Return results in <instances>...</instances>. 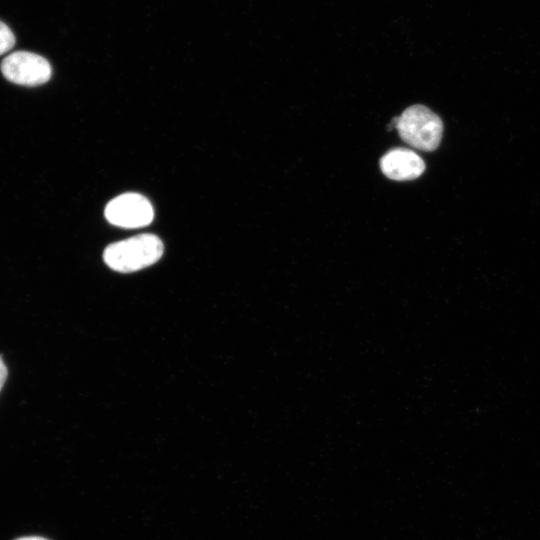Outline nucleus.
<instances>
[{"label": "nucleus", "mask_w": 540, "mask_h": 540, "mask_svg": "<svg viewBox=\"0 0 540 540\" xmlns=\"http://www.w3.org/2000/svg\"><path fill=\"white\" fill-rule=\"evenodd\" d=\"M162 254L163 243L156 235L140 234L107 246L103 259L111 269L129 273L154 264Z\"/></svg>", "instance_id": "f257e3e1"}, {"label": "nucleus", "mask_w": 540, "mask_h": 540, "mask_svg": "<svg viewBox=\"0 0 540 540\" xmlns=\"http://www.w3.org/2000/svg\"><path fill=\"white\" fill-rule=\"evenodd\" d=\"M396 129L401 139L422 150H435L442 139L443 123L438 115L423 105H413L398 117Z\"/></svg>", "instance_id": "f03ea898"}, {"label": "nucleus", "mask_w": 540, "mask_h": 540, "mask_svg": "<svg viewBox=\"0 0 540 540\" xmlns=\"http://www.w3.org/2000/svg\"><path fill=\"white\" fill-rule=\"evenodd\" d=\"M1 72L12 83L33 87L46 83L51 78L52 68L50 63L38 54L16 51L4 58Z\"/></svg>", "instance_id": "7ed1b4c3"}, {"label": "nucleus", "mask_w": 540, "mask_h": 540, "mask_svg": "<svg viewBox=\"0 0 540 540\" xmlns=\"http://www.w3.org/2000/svg\"><path fill=\"white\" fill-rule=\"evenodd\" d=\"M109 223L123 228H138L150 224L154 211L149 200L138 193H124L112 199L105 208Z\"/></svg>", "instance_id": "20e7f679"}, {"label": "nucleus", "mask_w": 540, "mask_h": 540, "mask_svg": "<svg viewBox=\"0 0 540 540\" xmlns=\"http://www.w3.org/2000/svg\"><path fill=\"white\" fill-rule=\"evenodd\" d=\"M380 168L388 178L403 181L418 178L425 170V163L411 149L394 148L381 158Z\"/></svg>", "instance_id": "39448f33"}, {"label": "nucleus", "mask_w": 540, "mask_h": 540, "mask_svg": "<svg viewBox=\"0 0 540 540\" xmlns=\"http://www.w3.org/2000/svg\"><path fill=\"white\" fill-rule=\"evenodd\" d=\"M15 44V36L11 29L0 21V55L10 51Z\"/></svg>", "instance_id": "423d86ee"}, {"label": "nucleus", "mask_w": 540, "mask_h": 540, "mask_svg": "<svg viewBox=\"0 0 540 540\" xmlns=\"http://www.w3.org/2000/svg\"><path fill=\"white\" fill-rule=\"evenodd\" d=\"M7 373H8L7 367L0 356V391L6 381Z\"/></svg>", "instance_id": "0eeeda50"}, {"label": "nucleus", "mask_w": 540, "mask_h": 540, "mask_svg": "<svg viewBox=\"0 0 540 540\" xmlns=\"http://www.w3.org/2000/svg\"><path fill=\"white\" fill-rule=\"evenodd\" d=\"M16 540H48V539H45L43 537H38V536H29V537L18 538Z\"/></svg>", "instance_id": "6e6552de"}]
</instances>
